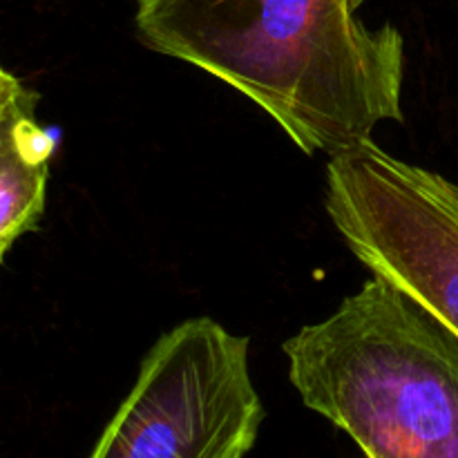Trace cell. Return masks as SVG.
Returning <instances> with one entry per match:
<instances>
[{
    "label": "cell",
    "mask_w": 458,
    "mask_h": 458,
    "mask_svg": "<svg viewBox=\"0 0 458 458\" xmlns=\"http://www.w3.org/2000/svg\"><path fill=\"white\" fill-rule=\"evenodd\" d=\"M360 0H137L143 43L267 112L307 155L369 141L403 121L405 38L371 30Z\"/></svg>",
    "instance_id": "cell-1"
},
{
    "label": "cell",
    "mask_w": 458,
    "mask_h": 458,
    "mask_svg": "<svg viewBox=\"0 0 458 458\" xmlns=\"http://www.w3.org/2000/svg\"><path fill=\"white\" fill-rule=\"evenodd\" d=\"M282 349L304 407L367 458H458V338L385 277Z\"/></svg>",
    "instance_id": "cell-2"
},
{
    "label": "cell",
    "mask_w": 458,
    "mask_h": 458,
    "mask_svg": "<svg viewBox=\"0 0 458 458\" xmlns=\"http://www.w3.org/2000/svg\"><path fill=\"white\" fill-rule=\"evenodd\" d=\"M262 420L250 340L191 318L152 344L89 458H246Z\"/></svg>",
    "instance_id": "cell-3"
},
{
    "label": "cell",
    "mask_w": 458,
    "mask_h": 458,
    "mask_svg": "<svg viewBox=\"0 0 458 458\" xmlns=\"http://www.w3.org/2000/svg\"><path fill=\"white\" fill-rule=\"evenodd\" d=\"M325 206L335 231L458 338V183L374 139L329 155Z\"/></svg>",
    "instance_id": "cell-4"
},
{
    "label": "cell",
    "mask_w": 458,
    "mask_h": 458,
    "mask_svg": "<svg viewBox=\"0 0 458 458\" xmlns=\"http://www.w3.org/2000/svg\"><path fill=\"white\" fill-rule=\"evenodd\" d=\"M38 94L0 70V258L45 213L54 134L38 123Z\"/></svg>",
    "instance_id": "cell-5"
}]
</instances>
